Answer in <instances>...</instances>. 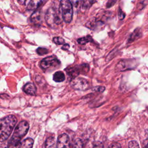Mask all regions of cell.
<instances>
[{
    "label": "cell",
    "mask_w": 148,
    "mask_h": 148,
    "mask_svg": "<svg viewBox=\"0 0 148 148\" xmlns=\"http://www.w3.org/2000/svg\"><path fill=\"white\" fill-rule=\"evenodd\" d=\"M45 18L47 24L51 27L60 24L62 19L60 10L58 11L56 8L53 7L49 8L46 12Z\"/></svg>",
    "instance_id": "4"
},
{
    "label": "cell",
    "mask_w": 148,
    "mask_h": 148,
    "mask_svg": "<svg viewBox=\"0 0 148 148\" xmlns=\"http://www.w3.org/2000/svg\"><path fill=\"white\" fill-rule=\"evenodd\" d=\"M72 5L75 7V8H78V6L80 5V0H71Z\"/></svg>",
    "instance_id": "26"
},
{
    "label": "cell",
    "mask_w": 148,
    "mask_h": 148,
    "mask_svg": "<svg viewBox=\"0 0 148 148\" xmlns=\"http://www.w3.org/2000/svg\"><path fill=\"white\" fill-rule=\"evenodd\" d=\"M23 91L28 95H34L36 93V88L33 83H28L24 86Z\"/></svg>",
    "instance_id": "9"
},
{
    "label": "cell",
    "mask_w": 148,
    "mask_h": 148,
    "mask_svg": "<svg viewBox=\"0 0 148 148\" xmlns=\"http://www.w3.org/2000/svg\"><path fill=\"white\" fill-rule=\"evenodd\" d=\"M57 147L58 148H72L70 145L69 138L66 134H63L58 137Z\"/></svg>",
    "instance_id": "8"
},
{
    "label": "cell",
    "mask_w": 148,
    "mask_h": 148,
    "mask_svg": "<svg viewBox=\"0 0 148 148\" xmlns=\"http://www.w3.org/2000/svg\"><path fill=\"white\" fill-rule=\"evenodd\" d=\"M31 21L35 24H39L42 21V13L40 10L34 12L31 16Z\"/></svg>",
    "instance_id": "11"
},
{
    "label": "cell",
    "mask_w": 148,
    "mask_h": 148,
    "mask_svg": "<svg viewBox=\"0 0 148 148\" xmlns=\"http://www.w3.org/2000/svg\"><path fill=\"white\" fill-rule=\"evenodd\" d=\"M44 0H30L27 5V9L29 10H34L38 8L43 2Z\"/></svg>",
    "instance_id": "10"
},
{
    "label": "cell",
    "mask_w": 148,
    "mask_h": 148,
    "mask_svg": "<svg viewBox=\"0 0 148 148\" xmlns=\"http://www.w3.org/2000/svg\"><path fill=\"white\" fill-rule=\"evenodd\" d=\"M45 148H58L57 140L54 136L49 137L45 142Z\"/></svg>",
    "instance_id": "12"
},
{
    "label": "cell",
    "mask_w": 148,
    "mask_h": 148,
    "mask_svg": "<svg viewBox=\"0 0 148 148\" xmlns=\"http://www.w3.org/2000/svg\"><path fill=\"white\" fill-rule=\"evenodd\" d=\"M116 1H117V0H109L108 3H107V5H106V6H107L108 8H109V7L112 6V5H113L116 3Z\"/></svg>",
    "instance_id": "27"
},
{
    "label": "cell",
    "mask_w": 148,
    "mask_h": 148,
    "mask_svg": "<svg viewBox=\"0 0 148 148\" xmlns=\"http://www.w3.org/2000/svg\"><path fill=\"white\" fill-rule=\"evenodd\" d=\"M53 80L56 82H62L65 80V75L62 71H57L53 75Z\"/></svg>",
    "instance_id": "14"
},
{
    "label": "cell",
    "mask_w": 148,
    "mask_h": 148,
    "mask_svg": "<svg viewBox=\"0 0 148 148\" xmlns=\"http://www.w3.org/2000/svg\"><path fill=\"white\" fill-rule=\"evenodd\" d=\"M29 129V124L26 121H21L15 128L13 134L9 140L12 143H21V139L27 134Z\"/></svg>",
    "instance_id": "2"
},
{
    "label": "cell",
    "mask_w": 148,
    "mask_h": 148,
    "mask_svg": "<svg viewBox=\"0 0 148 148\" xmlns=\"http://www.w3.org/2000/svg\"><path fill=\"white\" fill-rule=\"evenodd\" d=\"M36 52L39 55H44V54H47L48 53V50L47 49H46V48L39 47L36 50Z\"/></svg>",
    "instance_id": "19"
},
{
    "label": "cell",
    "mask_w": 148,
    "mask_h": 148,
    "mask_svg": "<svg viewBox=\"0 0 148 148\" xmlns=\"http://www.w3.org/2000/svg\"><path fill=\"white\" fill-rule=\"evenodd\" d=\"M17 1H18V2L20 4H24L26 0H17Z\"/></svg>",
    "instance_id": "31"
},
{
    "label": "cell",
    "mask_w": 148,
    "mask_h": 148,
    "mask_svg": "<svg viewBox=\"0 0 148 148\" xmlns=\"http://www.w3.org/2000/svg\"><path fill=\"white\" fill-rule=\"evenodd\" d=\"M118 13H119L118 14H119V17L120 20H123L125 17V13L121 10V9H119Z\"/></svg>",
    "instance_id": "24"
},
{
    "label": "cell",
    "mask_w": 148,
    "mask_h": 148,
    "mask_svg": "<svg viewBox=\"0 0 148 148\" xmlns=\"http://www.w3.org/2000/svg\"><path fill=\"white\" fill-rule=\"evenodd\" d=\"M40 65L44 71L53 70L58 68L60 62L56 57L50 56L43 59L40 61Z\"/></svg>",
    "instance_id": "6"
},
{
    "label": "cell",
    "mask_w": 148,
    "mask_h": 148,
    "mask_svg": "<svg viewBox=\"0 0 148 148\" xmlns=\"http://www.w3.org/2000/svg\"><path fill=\"white\" fill-rule=\"evenodd\" d=\"M33 143L34 140L32 138H27L21 143L20 148H32Z\"/></svg>",
    "instance_id": "13"
},
{
    "label": "cell",
    "mask_w": 148,
    "mask_h": 148,
    "mask_svg": "<svg viewBox=\"0 0 148 148\" xmlns=\"http://www.w3.org/2000/svg\"><path fill=\"white\" fill-rule=\"evenodd\" d=\"M140 35H141V33H140V29H136L133 32V33L131 35L130 37L129 38L128 42H133L134 40L137 39L138 38H139L140 37Z\"/></svg>",
    "instance_id": "15"
},
{
    "label": "cell",
    "mask_w": 148,
    "mask_h": 148,
    "mask_svg": "<svg viewBox=\"0 0 148 148\" xmlns=\"http://www.w3.org/2000/svg\"><path fill=\"white\" fill-rule=\"evenodd\" d=\"M143 148H148V139L143 142Z\"/></svg>",
    "instance_id": "29"
},
{
    "label": "cell",
    "mask_w": 148,
    "mask_h": 148,
    "mask_svg": "<svg viewBox=\"0 0 148 148\" xmlns=\"http://www.w3.org/2000/svg\"><path fill=\"white\" fill-rule=\"evenodd\" d=\"M96 0H83L82 2V8L84 10L89 9L95 2Z\"/></svg>",
    "instance_id": "16"
},
{
    "label": "cell",
    "mask_w": 148,
    "mask_h": 148,
    "mask_svg": "<svg viewBox=\"0 0 148 148\" xmlns=\"http://www.w3.org/2000/svg\"><path fill=\"white\" fill-rule=\"evenodd\" d=\"M92 148H103V144L101 142H96L92 146Z\"/></svg>",
    "instance_id": "23"
},
{
    "label": "cell",
    "mask_w": 148,
    "mask_h": 148,
    "mask_svg": "<svg viewBox=\"0 0 148 148\" xmlns=\"http://www.w3.org/2000/svg\"><path fill=\"white\" fill-rule=\"evenodd\" d=\"M73 148H83V145L80 139H77L75 141Z\"/></svg>",
    "instance_id": "22"
},
{
    "label": "cell",
    "mask_w": 148,
    "mask_h": 148,
    "mask_svg": "<svg viewBox=\"0 0 148 148\" xmlns=\"http://www.w3.org/2000/svg\"><path fill=\"white\" fill-rule=\"evenodd\" d=\"M92 41V38L90 35H87L86 36L77 39V42L80 45H85L87 43Z\"/></svg>",
    "instance_id": "17"
},
{
    "label": "cell",
    "mask_w": 148,
    "mask_h": 148,
    "mask_svg": "<svg viewBox=\"0 0 148 148\" xmlns=\"http://www.w3.org/2000/svg\"><path fill=\"white\" fill-rule=\"evenodd\" d=\"M128 148H139V146L137 142L132 140L130 141L128 143Z\"/></svg>",
    "instance_id": "21"
},
{
    "label": "cell",
    "mask_w": 148,
    "mask_h": 148,
    "mask_svg": "<svg viewBox=\"0 0 148 148\" xmlns=\"http://www.w3.org/2000/svg\"><path fill=\"white\" fill-rule=\"evenodd\" d=\"M108 148H121V145L118 143H113L109 145Z\"/></svg>",
    "instance_id": "25"
},
{
    "label": "cell",
    "mask_w": 148,
    "mask_h": 148,
    "mask_svg": "<svg viewBox=\"0 0 148 148\" xmlns=\"http://www.w3.org/2000/svg\"><path fill=\"white\" fill-rule=\"evenodd\" d=\"M16 123L17 119L13 115H9L1 119L0 130V140L1 142L9 138Z\"/></svg>",
    "instance_id": "1"
},
{
    "label": "cell",
    "mask_w": 148,
    "mask_h": 148,
    "mask_svg": "<svg viewBox=\"0 0 148 148\" xmlns=\"http://www.w3.org/2000/svg\"><path fill=\"white\" fill-rule=\"evenodd\" d=\"M21 143H11L9 142L6 148H20Z\"/></svg>",
    "instance_id": "20"
},
{
    "label": "cell",
    "mask_w": 148,
    "mask_h": 148,
    "mask_svg": "<svg viewBox=\"0 0 148 148\" xmlns=\"http://www.w3.org/2000/svg\"><path fill=\"white\" fill-rule=\"evenodd\" d=\"M71 86L77 90H85L88 87V81L82 77H76L71 81Z\"/></svg>",
    "instance_id": "7"
},
{
    "label": "cell",
    "mask_w": 148,
    "mask_h": 148,
    "mask_svg": "<svg viewBox=\"0 0 148 148\" xmlns=\"http://www.w3.org/2000/svg\"><path fill=\"white\" fill-rule=\"evenodd\" d=\"M69 48V45L68 44H64V46L62 47V49L63 50H68Z\"/></svg>",
    "instance_id": "30"
},
{
    "label": "cell",
    "mask_w": 148,
    "mask_h": 148,
    "mask_svg": "<svg viewBox=\"0 0 148 148\" xmlns=\"http://www.w3.org/2000/svg\"><path fill=\"white\" fill-rule=\"evenodd\" d=\"M59 10L63 20L66 23H69L72 21L73 16L72 2L69 0H61Z\"/></svg>",
    "instance_id": "3"
},
{
    "label": "cell",
    "mask_w": 148,
    "mask_h": 148,
    "mask_svg": "<svg viewBox=\"0 0 148 148\" xmlns=\"http://www.w3.org/2000/svg\"><path fill=\"white\" fill-rule=\"evenodd\" d=\"M53 40L57 45H62L65 43V41L63 39V38L61 37H54Z\"/></svg>",
    "instance_id": "18"
},
{
    "label": "cell",
    "mask_w": 148,
    "mask_h": 148,
    "mask_svg": "<svg viewBox=\"0 0 148 148\" xmlns=\"http://www.w3.org/2000/svg\"><path fill=\"white\" fill-rule=\"evenodd\" d=\"M68 79L71 81L73 79L77 77L79 74H84L88 72L89 65L83 64L79 65H75L73 66H68L65 69Z\"/></svg>",
    "instance_id": "5"
},
{
    "label": "cell",
    "mask_w": 148,
    "mask_h": 148,
    "mask_svg": "<svg viewBox=\"0 0 148 148\" xmlns=\"http://www.w3.org/2000/svg\"><path fill=\"white\" fill-rule=\"evenodd\" d=\"M94 90H95L96 91H98L102 92V91L105 90V87H101V86H99V87H97L94 88Z\"/></svg>",
    "instance_id": "28"
}]
</instances>
